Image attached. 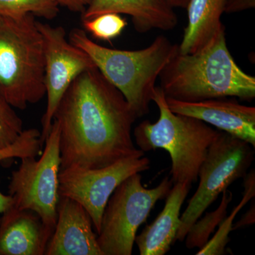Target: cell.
Listing matches in <instances>:
<instances>
[{
    "label": "cell",
    "mask_w": 255,
    "mask_h": 255,
    "mask_svg": "<svg viewBox=\"0 0 255 255\" xmlns=\"http://www.w3.org/2000/svg\"><path fill=\"white\" fill-rule=\"evenodd\" d=\"M0 216V255H45L53 231L34 211L12 205Z\"/></svg>",
    "instance_id": "4fadbf2b"
},
{
    "label": "cell",
    "mask_w": 255,
    "mask_h": 255,
    "mask_svg": "<svg viewBox=\"0 0 255 255\" xmlns=\"http://www.w3.org/2000/svg\"><path fill=\"white\" fill-rule=\"evenodd\" d=\"M145 157H126L100 168L70 167L59 173V195L81 204L91 216L96 233L100 232L102 216L117 187L132 174L150 169Z\"/></svg>",
    "instance_id": "9c48e42d"
},
{
    "label": "cell",
    "mask_w": 255,
    "mask_h": 255,
    "mask_svg": "<svg viewBox=\"0 0 255 255\" xmlns=\"http://www.w3.org/2000/svg\"><path fill=\"white\" fill-rule=\"evenodd\" d=\"M191 188L186 184H173L162 211L135 238L140 255H164L168 253L176 241L181 225V209Z\"/></svg>",
    "instance_id": "9a60e30c"
},
{
    "label": "cell",
    "mask_w": 255,
    "mask_h": 255,
    "mask_svg": "<svg viewBox=\"0 0 255 255\" xmlns=\"http://www.w3.org/2000/svg\"><path fill=\"white\" fill-rule=\"evenodd\" d=\"M43 40L44 85L47 97L46 112L42 118L41 141L51 128L55 111L65 92L84 72L96 68L83 50L70 43L65 28L37 21Z\"/></svg>",
    "instance_id": "30bf717a"
},
{
    "label": "cell",
    "mask_w": 255,
    "mask_h": 255,
    "mask_svg": "<svg viewBox=\"0 0 255 255\" xmlns=\"http://www.w3.org/2000/svg\"><path fill=\"white\" fill-rule=\"evenodd\" d=\"M60 6H65L74 12L83 13L91 0H58Z\"/></svg>",
    "instance_id": "cb8c5ba5"
},
{
    "label": "cell",
    "mask_w": 255,
    "mask_h": 255,
    "mask_svg": "<svg viewBox=\"0 0 255 255\" xmlns=\"http://www.w3.org/2000/svg\"><path fill=\"white\" fill-rule=\"evenodd\" d=\"M41 133L38 129L23 130L11 145L0 149V162L10 158H23L41 155L43 150ZM12 198L0 191V215L12 204Z\"/></svg>",
    "instance_id": "d6986e66"
},
{
    "label": "cell",
    "mask_w": 255,
    "mask_h": 255,
    "mask_svg": "<svg viewBox=\"0 0 255 255\" xmlns=\"http://www.w3.org/2000/svg\"><path fill=\"white\" fill-rule=\"evenodd\" d=\"M105 13L128 15L135 31L140 33L153 29L172 31L178 23L168 0H91L82 13V20Z\"/></svg>",
    "instance_id": "5bb4252c"
},
{
    "label": "cell",
    "mask_w": 255,
    "mask_h": 255,
    "mask_svg": "<svg viewBox=\"0 0 255 255\" xmlns=\"http://www.w3.org/2000/svg\"><path fill=\"white\" fill-rule=\"evenodd\" d=\"M90 215L76 201L60 196L54 231L45 255H103Z\"/></svg>",
    "instance_id": "7c38bea8"
},
{
    "label": "cell",
    "mask_w": 255,
    "mask_h": 255,
    "mask_svg": "<svg viewBox=\"0 0 255 255\" xmlns=\"http://www.w3.org/2000/svg\"><path fill=\"white\" fill-rule=\"evenodd\" d=\"M69 41L89 55L96 68L122 92L137 118L150 112L156 82L162 70L179 51V45L159 35L142 49H113L92 41L87 31L74 28Z\"/></svg>",
    "instance_id": "3957f363"
},
{
    "label": "cell",
    "mask_w": 255,
    "mask_h": 255,
    "mask_svg": "<svg viewBox=\"0 0 255 255\" xmlns=\"http://www.w3.org/2000/svg\"><path fill=\"white\" fill-rule=\"evenodd\" d=\"M158 80L166 97L183 102L225 97L251 102L255 98V77L245 73L234 60L225 26L196 53L178 51Z\"/></svg>",
    "instance_id": "7a4b0ae2"
},
{
    "label": "cell",
    "mask_w": 255,
    "mask_h": 255,
    "mask_svg": "<svg viewBox=\"0 0 255 255\" xmlns=\"http://www.w3.org/2000/svg\"><path fill=\"white\" fill-rule=\"evenodd\" d=\"M243 186H244V194L243 199L237 206L231 211L229 216H226L221 224L219 230L215 233L214 236L206 246L203 247L198 251L196 255H222L226 254V247L231 241L230 233L233 231V226L234 220L241 209L255 196V172L253 169L248 172L246 177L243 178Z\"/></svg>",
    "instance_id": "e0dca14e"
},
{
    "label": "cell",
    "mask_w": 255,
    "mask_h": 255,
    "mask_svg": "<svg viewBox=\"0 0 255 255\" xmlns=\"http://www.w3.org/2000/svg\"><path fill=\"white\" fill-rule=\"evenodd\" d=\"M255 221V202L253 201V204L251 206L246 214L242 216L241 219L237 223L233 224V231L240 229L241 228L246 227V226L253 225Z\"/></svg>",
    "instance_id": "d4e9b609"
},
{
    "label": "cell",
    "mask_w": 255,
    "mask_h": 255,
    "mask_svg": "<svg viewBox=\"0 0 255 255\" xmlns=\"http://www.w3.org/2000/svg\"><path fill=\"white\" fill-rule=\"evenodd\" d=\"M58 0H0V16L13 18L27 15L51 20L59 12Z\"/></svg>",
    "instance_id": "ffe728a7"
},
{
    "label": "cell",
    "mask_w": 255,
    "mask_h": 255,
    "mask_svg": "<svg viewBox=\"0 0 255 255\" xmlns=\"http://www.w3.org/2000/svg\"><path fill=\"white\" fill-rule=\"evenodd\" d=\"M254 147L221 131L210 145L199 168V186L181 215L176 241L183 242L188 231L220 194L240 179H243L255 159Z\"/></svg>",
    "instance_id": "52a82bcc"
},
{
    "label": "cell",
    "mask_w": 255,
    "mask_h": 255,
    "mask_svg": "<svg viewBox=\"0 0 255 255\" xmlns=\"http://www.w3.org/2000/svg\"><path fill=\"white\" fill-rule=\"evenodd\" d=\"M0 95L21 110L46 96L43 36L33 15L0 16Z\"/></svg>",
    "instance_id": "5b68a950"
},
{
    "label": "cell",
    "mask_w": 255,
    "mask_h": 255,
    "mask_svg": "<svg viewBox=\"0 0 255 255\" xmlns=\"http://www.w3.org/2000/svg\"><path fill=\"white\" fill-rule=\"evenodd\" d=\"M255 7V0H227L225 13L233 14Z\"/></svg>",
    "instance_id": "603a6c76"
},
{
    "label": "cell",
    "mask_w": 255,
    "mask_h": 255,
    "mask_svg": "<svg viewBox=\"0 0 255 255\" xmlns=\"http://www.w3.org/2000/svg\"><path fill=\"white\" fill-rule=\"evenodd\" d=\"M152 102L158 108V120H145L134 128L137 148L142 152L162 149L170 157V174L173 184L192 186L211 144L221 130L199 119L174 113L169 110L166 96L156 86Z\"/></svg>",
    "instance_id": "277c9868"
},
{
    "label": "cell",
    "mask_w": 255,
    "mask_h": 255,
    "mask_svg": "<svg viewBox=\"0 0 255 255\" xmlns=\"http://www.w3.org/2000/svg\"><path fill=\"white\" fill-rule=\"evenodd\" d=\"M226 2L227 0H189L186 8L187 25L179 44V53H196L224 27L221 18Z\"/></svg>",
    "instance_id": "2e32d148"
},
{
    "label": "cell",
    "mask_w": 255,
    "mask_h": 255,
    "mask_svg": "<svg viewBox=\"0 0 255 255\" xmlns=\"http://www.w3.org/2000/svg\"><path fill=\"white\" fill-rule=\"evenodd\" d=\"M168 1L173 8L186 9L189 0H168Z\"/></svg>",
    "instance_id": "484cf974"
},
{
    "label": "cell",
    "mask_w": 255,
    "mask_h": 255,
    "mask_svg": "<svg viewBox=\"0 0 255 255\" xmlns=\"http://www.w3.org/2000/svg\"><path fill=\"white\" fill-rule=\"evenodd\" d=\"M211 99L183 102L166 97L169 110L187 116L244 140L255 147V107L241 105L235 99Z\"/></svg>",
    "instance_id": "8fae6325"
},
{
    "label": "cell",
    "mask_w": 255,
    "mask_h": 255,
    "mask_svg": "<svg viewBox=\"0 0 255 255\" xmlns=\"http://www.w3.org/2000/svg\"><path fill=\"white\" fill-rule=\"evenodd\" d=\"M233 198L232 191L226 189L222 193V199L219 207L212 212L206 213L203 217L201 216L192 225L184 239L187 249L198 248L200 250L206 246L216 228L219 226L227 216L228 207Z\"/></svg>",
    "instance_id": "ac0fdd59"
},
{
    "label": "cell",
    "mask_w": 255,
    "mask_h": 255,
    "mask_svg": "<svg viewBox=\"0 0 255 255\" xmlns=\"http://www.w3.org/2000/svg\"><path fill=\"white\" fill-rule=\"evenodd\" d=\"M135 112L97 68L84 72L65 92L53 120L60 128V170L100 168L142 157L132 138Z\"/></svg>",
    "instance_id": "6da1fadb"
},
{
    "label": "cell",
    "mask_w": 255,
    "mask_h": 255,
    "mask_svg": "<svg viewBox=\"0 0 255 255\" xmlns=\"http://www.w3.org/2000/svg\"><path fill=\"white\" fill-rule=\"evenodd\" d=\"M23 130L22 119L0 95V149L13 143Z\"/></svg>",
    "instance_id": "7402d4cb"
},
{
    "label": "cell",
    "mask_w": 255,
    "mask_h": 255,
    "mask_svg": "<svg viewBox=\"0 0 255 255\" xmlns=\"http://www.w3.org/2000/svg\"><path fill=\"white\" fill-rule=\"evenodd\" d=\"M41 157H23L16 170L11 172L9 195L18 209L34 211L52 231L57 221L59 201V173L61 165L60 128L53 120L44 142Z\"/></svg>",
    "instance_id": "ba28073f"
},
{
    "label": "cell",
    "mask_w": 255,
    "mask_h": 255,
    "mask_svg": "<svg viewBox=\"0 0 255 255\" xmlns=\"http://www.w3.org/2000/svg\"><path fill=\"white\" fill-rule=\"evenodd\" d=\"M173 186L169 176L155 187L142 184L140 173L132 174L114 191L102 216L97 242L103 255H131L137 230L146 222L157 201Z\"/></svg>",
    "instance_id": "8992f818"
},
{
    "label": "cell",
    "mask_w": 255,
    "mask_h": 255,
    "mask_svg": "<svg viewBox=\"0 0 255 255\" xmlns=\"http://www.w3.org/2000/svg\"><path fill=\"white\" fill-rule=\"evenodd\" d=\"M85 31L101 41L110 42L120 36L128 23L120 14L105 13L82 20Z\"/></svg>",
    "instance_id": "44dd1931"
}]
</instances>
